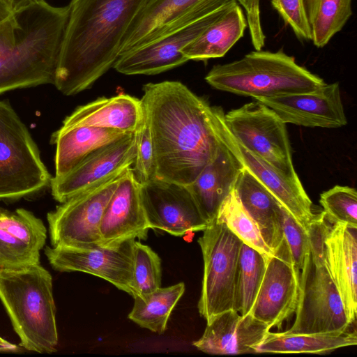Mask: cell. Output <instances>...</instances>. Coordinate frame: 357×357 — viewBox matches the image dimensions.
<instances>
[{"label":"cell","instance_id":"20","mask_svg":"<svg viewBox=\"0 0 357 357\" xmlns=\"http://www.w3.org/2000/svg\"><path fill=\"white\" fill-rule=\"evenodd\" d=\"M270 330L250 314L241 315L232 310L207 324L202 336L192 344L211 355L255 354V348Z\"/></svg>","mask_w":357,"mask_h":357},{"label":"cell","instance_id":"9","mask_svg":"<svg viewBox=\"0 0 357 357\" xmlns=\"http://www.w3.org/2000/svg\"><path fill=\"white\" fill-rule=\"evenodd\" d=\"M229 132L243 147L286 176L299 179L293 165L286 123L268 107L251 102L224 114Z\"/></svg>","mask_w":357,"mask_h":357},{"label":"cell","instance_id":"38","mask_svg":"<svg viewBox=\"0 0 357 357\" xmlns=\"http://www.w3.org/2000/svg\"><path fill=\"white\" fill-rule=\"evenodd\" d=\"M243 7L246 14L252 43L256 50H260L264 45V34L260 20L259 0H236Z\"/></svg>","mask_w":357,"mask_h":357},{"label":"cell","instance_id":"3","mask_svg":"<svg viewBox=\"0 0 357 357\" xmlns=\"http://www.w3.org/2000/svg\"><path fill=\"white\" fill-rule=\"evenodd\" d=\"M68 12L32 0L0 23V94L54 84Z\"/></svg>","mask_w":357,"mask_h":357},{"label":"cell","instance_id":"6","mask_svg":"<svg viewBox=\"0 0 357 357\" xmlns=\"http://www.w3.org/2000/svg\"><path fill=\"white\" fill-rule=\"evenodd\" d=\"M324 236L312 237L309 259L299 276L296 318L288 333H327L351 331L340 292L324 258Z\"/></svg>","mask_w":357,"mask_h":357},{"label":"cell","instance_id":"28","mask_svg":"<svg viewBox=\"0 0 357 357\" xmlns=\"http://www.w3.org/2000/svg\"><path fill=\"white\" fill-rule=\"evenodd\" d=\"M356 344V329L353 331L313 334L268 331L265 338L255 348V353L324 354Z\"/></svg>","mask_w":357,"mask_h":357},{"label":"cell","instance_id":"42","mask_svg":"<svg viewBox=\"0 0 357 357\" xmlns=\"http://www.w3.org/2000/svg\"><path fill=\"white\" fill-rule=\"evenodd\" d=\"M3 340H4V339H3V338H2V337L0 336V341Z\"/></svg>","mask_w":357,"mask_h":357},{"label":"cell","instance_id":"4","mask_svg":"<svg viewBox=\"0 0 357 357\" xmlns=\"http://www.w3.org/2000/svg\"><path fill=\"white\" fill-rule=\"evenodd\" d=\"M0 300L19 336L30 351H56L58 333L52 277L40 264L0 273Z\"/></svg>","mask_w":357,"mask_h":357},{"label":"cell","instance_id":"2","mask_svg":"<svg viewBox=\"0 0 357 357\" xmlns=\"http://www.w3.org/2000/svg\"><path fill=\"white\" fill-rule=\"evenodd\" d=\"M143 1H70L53 84L60 92L78 93L113 68Z\"/></svg>","mask_w":357,"mask_h":357},{"label":"cell","instance_id":"15","mask_svg":"<svg viewBox=\"0 0 357 357\" xmlns=\"http://www.w3.org/2000/svg\"><path fill=\"white\" fill-rule=\"evenodd\" d=\"M299 276L283 239L274 255L266 259L264 276L249 314L270 329L281 328L283 322L296 312Z\"/></svg>","mask_w":357,"mask_h":357},{"label":"cell","instance_id":"32","mask_svg":"<svg viewBox=\"0 0 357 357\" xmlns=\"http://www.w3.org/2000/svg\"><path fill=\"white\" fill-rule=\"evenodd\" d=\"M216 220L223 222L243 243L266 258L274 255L264 240L257 223L241 205L234 189L222 202Z\"/></svg>","mask_w":357,"mask_h":357},{"label":"cell","instance_id":"39","mask_svg":"<svg viewBox=\"0 0 357 357\" xmlns=\"http://www.w3.org/2000/svg\"><path fill=\"white\" fill-rule=\"evenodd\" d=\"M13 10L6 0H0V23L11 16Z\"/></svg>","mask_w":357,"mask_h":357},{"label":"cell","instance_id":"29","mask_svg":"<svg viewBox=\"0 0 357 357\" xmlns=\"http://www.w3.org/2000/svg\"><path fill=\"white\" fill-rule=\"evenodd\" d=\"M185 291L183 282L160 287L134 298L128 318L139 326L162 334L166 331L171 313Z\"/></svg>","mask_w":357,"mask_h":357},{"label":"cell","instance_id":"22","mask_svg":"<svg viewBox=\"0 0 357 357\" xmlns=\"http://www.w3.org/2000/svg\"><path fill=\"white\" fill-rule=\"evenodd\" d=\"M243 168L240 162L220 142L215 157L196 179L186 186L208 225L216 219L222 202L234 189Z\"/></svg>","mask_w":357,"mask_h":357},{"label":"cell","instance_id":"25","mask_svg":"<svg viewBox=\"0 0 357 357\" xmlns=\"http://www.w3.org/2000/svg\"><path fill=\"white\" fill-rule=\"evenodd\" d=\"M234 190L241 205L257 223L264 240L274 253L284 239L281 204L244 167L238 175Z\"/></svg>","mask_w":357,"mask_h":357},{"label":"cell","instance_id":"7","mask_svg":"<svg viewBox=\"0 0 357 357\" xmlns=\"http://www.w3.org/2000/svg\"><path fill=\"white\" fill-rule=\"evenodd\" d=\"M52 177L29 130L0 100V199H17L50 185Z\"/></svg>","mask_w":357,"mask_h":357},{"label":"cell","instance_id":"18","mask_svg":"<svg viewBox=\"0 0 357 357\" xmlns=\"http://www.w3.org/2000/svg\"><path fill=\"white\" fill-rule=\"evenodd\" d=\"M149 227L141 197V184L128 167L104 211L100 225L101 245L118 246L136 238L146 240Z\"/></svg>","mask_w":357,"mask_h":357},{"label":"cell","instance_id":"16","mask_svg":"<svg viewBox=\"0 0 357 357\" xmlns=\"http://www.w3.org/2000/svg\"><path fill=\"white\" fill-rule=\"evenodd\" d=\"M136 135L101 147L61 177H52V197L62 203L73 196L123 174L135 159Z\"/></svg>","mask_w":357,"mask_h":357},{"label":"cell","instance_id":"17","mask_svg":"<svg viewBox=\"0 0 357 357\" xmlns=\"http://www.w3.org/2000/svg\"><path fill=\"white\" fill-rule=\"evenodd\" d=\"M271 109L285 123L335 128L347 124L338 82L303 93L255 99Z\"/></svg>","mask_w":357,"mask_h":357},{"label":"cell","instance_id":"12","mask_svg":"<svg viewBox=\"0 0 357 357\" xmlns=\"http://www.w3.org/2000/svg\"><path fill=\"white\" fill-rule=\"evenodd\" d=\"M213 112L215 130L220 142L295 220L308 230L316 214L313 213L312 202L300 179L296 180L286 176L257 155L247 150L229 132L224 121L222 109L213 107Z\"/></svg>","mask_w":357,"mask_h":357},{"label":"cell","instance_id":"13","mask_svg":"<svg viewBox=\"0 0 357 357\" xmlns=\"http://www.w3.org/2000/svg\"><path fill=\"white\" fill-rule=\"evenodd\" d=\"M235 2L236 0L174 29L143 47L120 56L113 68L124 75H151L183 65L189 60L182 54V50L196 40Z\"/></svg>","mask_w":357,"mask_h":357},{"label":"cell","instance_id":"40","mask_svg":"<svg viewBox=\"0 0 357 357\" xmlns=\"http://www.w3.org/2000/svg\"><path fill=\"white\" fill-rule=\"evenodd\" d=\"M19 351H20V349L16 344L10 343L5 339L0 341V353H13Z\"/></svg>","mask_w":357,"mask_h":357},{"label":"cell","instance_id":"37","mask_svg":"<svg viewBox=\"0 0 357 357\" xmlns=\"http://www.w3.org/2000/svg\"><path fill=\"white\" fill-rule=\"evenodd\" d=\"M273 8L301 40H311L302 0H271Z\"/></svg>","mask_w":357,"mask_h":357},{"label":"cell","instance_id":"33","mask_svg":"<svg viewBox=\"0 0 357 357\" xmlns=\"http://www.w3.org/2000/svg\"><path fill=\"white\" fill-rule=\"evenodd\" d=\"M161 260L158 254L149 246L135 241L133 282L137 296L147 294L161 287Z\"/></svg>","mask_w":357,"mask_h":357},{"label":"cell","instance_id":"23","mask_svg":"<svg viewBox=\"0 0 357 357\" xmlns=\"http://www.w3.org/2000/svg\"><path fill=\"white\" fill-rule=\"evenodd\" d=\"M141 99L128 94L100 98L77 107L63 121L61 129L91 126L135 133L144 119Z\"/></svg>","mask_w":357,"mask_h":357},{"label":"cell","instance_id":"24","mask_svg":"<svg viewBox=\"0 0 357 357\" xmlns=\"http://www.w3.org/2000/svg\"><path fill=\"white\" fill-rule=\"evenodd\" d=\"M206 0H144L121 40L119 56L150 43L155 36Z\"/></svg>","mask_w":357,"mask_h":357},{"label":"cell","instance_id":"11","mask_svg":"<svg viewBox=\"0 0 357 357\" xmlns=\"http://www.w3.org/2000/svg\"><path fill=\"white\" fill-rule=\"evenodd\" d=\"M135 241L130 239L114 247L47 246L45 254L56 271H79L96 275L135 298L137 296L133 282Z\"/></svg>","mask_w":357,"mask_h":357},{"label":"cell","instance_id":"19","mask_svg":"<svg viewBox=\"0 0 357 357\" xmlns=\"http://www.w3.org/2000/svg\"><path fill=\"white\" fill-rule=\"evenodd\" d=\"M46 238L43 222L32 212L0 207V273L40 264Z\"/></svg>","mask_w":357,"mask_h":357},{"label":"cell","instance_id":"8","mask_svg":"<svg viewBox=\"0 0 357 357\" xmlns=\"http://www.w3.org/2000/svg\"><path fill=\"white\" fill-rule=\"evenodd\" d=\"M204 273L198 302L200 315L210 323L217 316L234 310L238 258L243 241L216 219L198 239Z\"/></svg>","mask_w":357,"mask_h":357},{"label":"cell","instance_id":"10","mask_svg":"<svg viewBox=\"0 0 357 357\" xmlns=\"http://www.w3.org/2000/svg\"><path fill=\"white\" fill-rule=\"evenodd\" d=\"M122 174L73 196L47 213L52 247L101 245L102 217Z\"/></svg>","mask_w":357,"mask_h":357},{"label":"cell","instance_id":"21","mask_svg":"<svg viewBox=\"0 0 357 357\" xmlns=\"http://www.w3.org/2000/svg\"><path fill=\"white\" fill-rule=\"evenodd\" d=\"M324 258L329 274L341 296L349 321L357 314V228L335 223L324 241Z\"/></svg>","mask_w":357,"mask_h":357},{"label":"cell","instance_id":"35","mask_svg":"<svg viewBox=\"0 0 357 357\" xmlns=\"http://www.w3.org/2000/svg\"><path fill=\"white\" fill-rule=\"evenodd\" d=\"M281 225L283 238L291 260L300 274L310 255L311 245L309 231L303 228L282 206Z\"/></svg>","mask_w":357,"mask_h":357},{"label":"cell","instance_id":"30","mask_svg":"<svg viewBox=\"0 0 357 357\" xmlns=\"http://www.w3.org/2000/svg\"><path fill=\"white\" fill-rule=\"evenodd\" d=\"M311 40L324 47L352 15V0H302Z\"/></svg>","mask_w":357,"mask_h":357},{"label":"cell","instance_id":"41","mask_svg":"<svg viewBox=\"0 0 357 357\" xmlns=\"http://www.w3.org/2000/svg\"><path fill=\"white\" fill-rule=\"evenodd\" d=\"M13 10L26 5L32 0H6Z\"/></svg>","mask_w":357,"mask_h":357},{"label":"cell","instance_id":"14","mask_svg":"<svg viewBox=\"0 0 357 357\" xmlns=\"http://www.w3.org/2000/svg\"><path fill=\"white\" fill-rule=\"evenodd\" d=\"M141 197L150 229L182 236L208 225L186 186L153 178L141 184Z\"/></svg>","mask_w":357,"mask_h":357},{"label":"cell","instance_id":"1","mask_svg":"<svg viewBox=\"0 0 357 357\" xmlns=\"http://www.w3.org/2000/svg\"><path fill=\"white\" fill-rule=\"evenodd\" d=\"M155 178L190 185L215 157L220 145L213 107L178 81L144 85Z\"/></svg>","mask_w":357,"mask_h":357},{"label":"cell","instance_id":"34","mask_svg":"<svg viewBox=\"0 0 357 357\" xmlns=\"http://www.w3.org/2000/svg\"><path fill=\"white\" fill-rule=\"evenodd\" d=\"M327 220L357 228V192L354 188L335 185L320 195Z\"/></svg>","mask_w":357,"mask_h":357},{"label":"cell","instance_id":"26","mask_svg":"<svg viewBox=\"0 0 357 357\" xmlns=\"http://www.w3.org/2000/svg\"><path fill=\"white\" fill-rule=\"evenodd\" d=\"M128 134L117 130L91 126L67 130L59 128L52 134L51 139V142L56 145L54 177L66 174L94 151Z\"/></svg>","mask_w":357,"mask_h":357},{"label":"cell","instance_id":"36","mask_svg":"<svg viewBox=\"0 0 357 357\" xmlns=\"http://www.w3.org/2000/svg\"><path fill=\"white\" fill-rule=\"evenodd\" d=\"M135 135L136 155L132 171L137 181L142 184L155 178L151 130L145 112L142 124Z\"/></svg>","mask_w":357,"mask_h":357},{"label":"cell","instance_id":"31","mask_svg":"<svg viewBox=\"0 0 357 357\" xmlns=\"http://www.w3.org/2000/svg\"><path fill=\"white\" fill-rule=\"evenodd\" d=\"M266 258L243 243L238 258L234 310L248 314L254 303L265 271Z\"/></svg>","mask_w":357,"mask_h":357},{"label":"cell","instance_id":"27","mask_svg":"<svg viewBox=\"0 0 357 357\" xmlns=\"http://www.w3.org/2000/svg\"><path fill=\"white\" fill-rule=\"evenodd\" d=\"M247 25L236 1L181 52L189 61L222 57L243 37Z\"/></svg>","mask_w":357,"mask_h":357},{"label":"cell","instance_id":"5","mask_svg":"<svg viewBox=\"0 0 357 357\" xmlns=\"http://www.w3.org/2000/svg\"><path fill=\"white\" fill-rule=\"evenodd\" d=\"M212 87L255 100L314 91L326 83L282 50L252 51L214 66L205 77Z\"/></svg>","mask_w":357,"mask_h":357}]
</instances>
